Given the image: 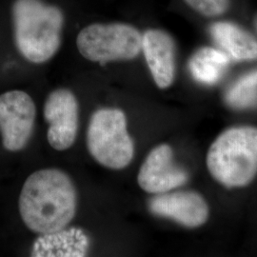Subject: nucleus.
Returning a JSON list of instances; mask_svg holds the SVG:
<instances>
[{
  "label": "nucleus",
  "instance_id": "obj_1",
  "mask_svg": "<svg viewBox=\"0 0 257 257\" xmlns=\"http://www.w3.org/2000/svg\"><path fill=\"white\" fill-rule=\"evenodd\" d=\"M21 219L39 234L66 228L77 209V193L71 177L58 169H43L26 179L19 195Z\"/></svg>",
  "mask_w": 257,
  "mask_h": 257
},
{
  "label": "nucleus",
  "instance_id": "obj_2",
  "mask_svg": "<svg viewBox=\"0 0 257 257\" xmlns=\"http://www.w3.org/2000/svg\"><path fill=\"white\" fill-rule=\"evenodd\" d=\"M12 19L16 45L26 60L42 64L55 56L65 23L59 7L43 0H15Z\"/></svg>",
  "mask_w": 257,
  "mask_h": 257
},
{
  "label": "nucleus",
  "instance_id": "obj_3",
  "mask_svg": "<svg viewBox=\"0 0 257 257\" xmlns=\"http://www.w3.org/2000/svg\"><path fill=\"white\" fill-rule=\"evenodd\" d=\"M211 175L227 187H243L257 173V128H232L212 143L207 157Z\"/></svg>",
  "mask_w": 257,
  "mask_h": 257
},
{
  "label": "nucleus",
  "instance_id": "obj_4",
  "mask_svg": "<svg viewBox=\"0 0 257 257\" xmlns=\"http://www.w3.org/2000/svg\"><path fill=\"white\" fill-rule=\"evenodd\" d=\"M87 147L93 159L105 168L128 167L135 156V144L124 111L110 108L95 110L87 130Z\"/></svg>",
  "mask_w": 257,
  "mask_h": 257
},
{
  "label": "nucleus",
  "instance_id": "obj_5",
  "mask_svg": "<svg viewBox=\"0 0 257 257\" xmlns=\"http://www.w3.org/2000/svg\"><path fill=\"white\" fill-rule=\"evenodd\" d=\"M76 47L79 54L92 62L132 60L142 51V34L127 23H93L78 33Z\"/></svg>",
  "mask_w": 257,
  "mask_h": 257
},
{
  "label": "nucleus",
  "instance_id": "obj_6",
  "mask_svg": "<svg viewBox=\"0 0 257 257\" xmlns=\"http://www.w3.org/2000/svg\"><path fill=\"white\" fill-rule=\"evenodd\" d=\"M37 107L26 92L14 90L0 94V134L9 152L26 147L33 136Z\"/></svg>",
  "mask_w": 257,
  "mask_h": 257
},
{
  "label": "nucleus",
  "instance_id": "obj_7",
  "mask_svg": "<svg viewBox=\"0 0 257 257\" xmlns=\"http://www.w3.org/2000/svg\"><path fill=\"white\" fill-rule=\"evenodd\" d=\"M44 118L51 147L61 152L74 145L79 126V104L74 92L65 88L51 92L44 105Z\"/></svg>",
  "mask_w": 257,
  "mask_h": 257
},
{
  "label": "nucleus",
  "instance_id": "obj_8",
  "mask_svg": "<svg viewBox=\"0 0 257 257\" xmlns=\"http://www.w3.org/2000/svg\"><path fill=\"white\" fill-rule=\"evenodd\" d=\"M188 180V175L174 161L173 150L162 144L153 149L138 173L140 188L150 193H168Z\"/></svg>",
  "mask_w": 257,
  "mask_h": 257
},
{
  "label": "nucleus",
  "instance_id": "obj_9",
  "mask_svg": "<svg viewBox=\"0 0 257 257\" xmlns=\"http://www.w3.org/2000/svg\"><path fill=\"white\" fill-rule=\"evenodd\" d=\"M142 52L152 76L159 89H167L175 77V44L173 37L160 29H150L142 35Z\"/></svg>",
  "mask_w": 257,
  "mask_h": 257
},
{
  "label": "nucleus",
  "instance_id": "obj_10",
  "mask_svg": "<svg viewBox=\"0 0 257 257\" xmlns=\"http://www.w3.org/2000/svg\"><path fill=\"white\" fill-rule=\"evenodd\" d=\"M149 207L156 215L173 219L189 228L201 226L209 215L204 199L192 192L160 193L151 199Z\"/></svg>",
  "mask_w": 257,
  "mask_h": 257
},
{
  "label": "nucleus",
  "instance_id": "obj_11",
  "mask_svg": "<svg viewBox=\"0 0 257 257\" xmlns=\"http://www.w3.org/2000/svg\"><path fill=\"white\" fill-rule=\"evenodd\" d=\"M90 248V238L79 228H69L42 233L35 241L32 256L83 257Z\"/></svg>",
  "mask_w": 257,
  "mask_h": 257
},
{
  "label": "nucleus",
  "instance_id": "obj_12",
  "mask_svg": "<svg viewBox=\"0 0 257 257\" xmlns=\"http://www.w3.org/2000/svg\"><path fill=\"white\" fill-rule=\"evenodd\" d=\"M215 42L236 60L257 59V40L247 31L232 22H217L211 28Z\"/></svg>",
  "mask_w": 257,
  "mask_h": 257
},
{
  "label": "nucleus",
  "instance_id": "obj_13",
  "mask_svg": "<svg viewBox=\"0 0 257 257\" xmlns=\"http://www.w3.org/2000/svg\"><path fill=\"white\" fill-rule=\"evenodd\" d=\"M229 64L230 57L224 51L206 47L193 55L189 67L197 81L211 85L220 80Z\"/></svg>",
  "mask_w": 257,
  "mask_h": 257
},
{
  "label": "nucleus",
  "instance_id": "obj_14",
  "mask_svg": "<svg viewBox=\"0 0 257 257\" xmlns=\"http://www.w3.org/2000/svg\"><path fill=\"white\" fill-rule=\"evenodd\" d=\"M227 104L234 109L257 107V69L244 74L226 92Z\"/></svg>",
  "mask_w": 257,
  "mask_h": 257
},
{
  "label": "nucleus",
  "instance_id": "obj_15",
  "mask_svg": "<svg viewBox=\"0 0 257 257\" xmlns=\"http://www.w3.org/2000/svg\"><path fill=\"white\" fill-rule=\"evenodd\" d=\"M184 2L195 13L209 19L223 16L230 6V0H184Z\"/></svg>",
  "mask_w": 257,
  "mask_h": 257
}]
</instances>
